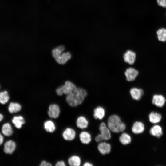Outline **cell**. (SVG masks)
<instances>
[{
    "label": "cell",
    "instance_id": "cell-29",
    "mask_svg": "<svg viewBox=\"0 0 166 166\" xmlns=\"http://www.w3.org/2000/svg\"><path fill=\"white\" fill-rule=\"evenodd\" d=\"M95 141L97 142H100L104 140L103 137L100 134H98L95 137Z\"/></svg>",
    "mask_w": 166,
    "mask_h": 166
},
{
    "label": "cell",
    "instance_id": "cell-4",
    "mask_svg": "<svg viewBox=\"0 0 166 166\" xmlns=\"http://www.w3.org/2000/svg\"><path fill=\"white\" fill-rule=\"evenodd\" d=\"M76 87L74 84L67 81L65 82L64 85L57 88L56 92L59 96H61L63 94L67 95L72 92Z\"/></svg>",
    "mask_w": 166,
    "mask_h": 166
},
{
    "label": "cell",
    "instance_id": "cell-2",
    "mask_svg": "<svg viewBox=\"0 0 166 166\" xmlns=\"http://www.w3.org/2000/svg\"><path fill=\"white\" fill-rule=\"evenodd\" d=\"M107 125L111 132L115 133L122 132L126 128L125 124L122 121L120 117L115 114L109 117Z\"/></svg>",
    "mask_w": 166,
    "mask_h": 166
},
{
    "label": "cell",
    "instance_id": "cell-8",
    "mask_svg": "<svg viewBox=\"0 0 166 166\" xmlns=\"http://www.w3.org/2000/svg\"><path fill=\"white\" fill-rule=\"evenodd\" d=\"M136 55L135 52L131 50H128L124 53L123 58L125 62L132 65L135 62Z\"/></svg>",
    "mask_w": 166,
    "mask_h": 166
},
{
    "label": "cell",
    "instance_id": "cell-34",
    "mask_svg": "<svg viewBox=\"0 0 166 166\" xmlns=\"http://www.w3.org/2000/svg\"><path fill=\"white\" fill-rule=\"evenodd\" d=\"M3 115L0 113V122L3 119Z\"/></svg>",
    "mask_w": 166,
    "mask_h": 166
},
{
    "label": "cell",
    "instance_id": "cell-30",
    "mask_svg": "<svg viewBox=\"0 0 166 166\" xmlns=\"http://www.w3.org/2000/svg\"><path fill=\"white\" fill-rule=\"evenodd\" d=\"M41 166H51L52 164L50 163L46 162L45 161H42L40 165Z\"/></svg>",
    "mask_w": 166,
    "mask_h": 166
},
{
    "label": "cell",
    "instance_id": "cell-23",
    "mask_svg": "<svg viewBox=\"0 0 166 166\" xmlns=\"http://www.w3.org/2000/svg\"><path fill=\"white\" fill-rule=\"evenodd\" d=\"M2 131V133L7 136H11L13 132L11 126L9 123H5L3 125Z\"/></svg>",
    "mask_w": 166,
    "mask_h": 166
},
{
    "label": "cell",
    "instance_id": "cell-7",
    "mask_svg": "<svg viewBox=\"0 0 166 166\" xmlns=\"http://www.w3.org/2000/svg\"><path fill=\"white\" fill-rule=\"evenodd\" d=\"M138 74V71L132 67H129L124 72L126 80L128 81H134Z\"/></svg>",
    "mask_w": 166,
    "mask_h": 166
},
{
    "label": "cell",
    "instance_id": "cell-9",
    "mask_svg": "<svg viewBox=\"0 0 166 166\" xmlns=\"http://www.w3.org/2000/svg\"><path fill=\"white\" fill-rule=\"evenodd\" d=\"M145 128L144 124L142 122L136 121L133 124L131 130L134 134H139L143 132Z\"/></svg>",
    "mask_w": 166,
    "mask_h": 166
},
{
    "label": "cell",
    "instance_id": "cell-11",
    "mask_svg": "<svg viewBox=\"0 0 166 166\" xmlns=\"http://www.w3.org/2000/svg\"><path fill=\"white\" fill-rule=\"evenodd\" d=\"M149 133L152 136L159 138L163 134V129L160 125L155 124L149 130Z\"/></svg>",
    "mask_w": 166,
    "mask_h": 166
},
{
    "label": "cell",
    "instance_id": "cell-27",
    "mask_svg": "<svg viewBox=\"0 0 166 166\" xmlns=\"http://www.w3.org/2000/svg\"><path fill=\"white\" fill-rule=\"evenodd\" d=\"M157 37L158 40L162 42L166 41V29L162 28L159 29L157 31Z\"/></svg>",
    "mask_w": 166,
    "mask_h": 166
},
{
    "label": "cell",
    "instance_id": "cell-26",
    "mask_svg": "<svg viewBox=\"0 0 166 166\" xmlns=\"http://www.w3.org/2000/svg\"><path fill=\"white\" fill-rule=\"evenodd\" d=\"M8 92L6 90L0 91V103L4 105L10 99Z\"/></svg>",
    "mask_w": 166,
    "mask_h": 166
},
{
    "label": "cell",
    "instance_id": "cell-18",
    "mask_svg": "<svg viewBox=\"0 0 166 166\" xmlns=\"http://www.w3.org/2000/svg\"><path fill=\"white\" fill-rule=\"evenodd\" d=\"M76 123L78 128L81 129H84L87 128L89 122L85 117L80 116L77 119Z\"/></svg>",
    "mask_w": 166,
    "mask_h": 166
},
{
    "label": "cell",
    "instance_id": "cell-16",
    "mask_svg": "<svg viewBox=\"0 0 166 166\" xmlns=\"http://www.w3.org/2000/svg\"><path fill=\"white\" fill-rule=\"evenodd\" d=\"M4 152L7 154H12L15 149L16 145L15 142L12 140L8 141L4 145Z\"/></svg>",
    "mask_w": 166,
    "mask_h": 166
},
{
    "label": "cell",
    "instance_id": "cell-13",
    "mask_svg": "<svg viewBox=\"0 0 166 166\" xmlns=\"http://www.w3.org/2000/svg\"><path fill=\"white\" fill-rule=\"evenodd\" d=\"M130 93L133 99L139 101L141 98L143 96L144 91L141 89L133 87L130 89Z\"/></svg>",
    "mask_w": 166,
    "mask_h": 166
},
{
    "label": "cell",
    "instance_id": "cell-19",
    "mask_svg": "<svg viewBox=\"0 0 166 166\" xmlns=\"http://www.w3.org/2000/svg\"><path fill=\"white\" fill-rule=\"evenodd\" d=\"M79 137L81 142L84 144H88L91 140V135L87 131H84L81 132Z\"/></svg>",
    "mask_w": 166,
    "mask_h": 166
},
{
    "label": "cell",
    "instance_id": "cell-5",
    "mask_svg": "<svg viewBox=\"0 0 166 166\" xmlns=\"http://www.w3.org/2000/svg\"><path fill=\"white\" fill-rule=\"evenodd\" d=\"M99 130L100 134L103 137L104 140H108L111 139V131L105 122H102L100 124Z\"/></svg>",
    "mask_w": 166,
    "mask_h": 166
},
{
    "label": "cell",
    "instance_id": "cell-24",
    "mask_svg": "<svg viewBox=\"0 0 166 166\" xmlns=\"http://www.w3.org/2000/svg\"><path fill=\"white\" fill-rule=\"evenodd\" d=\"M68 163L71 166H79L81 164V159L78 156L73 155L68 160Z\"/></svg>",
    "mask_w": 166,
    "mask_h": 166
},
{
    "label": "cell",
    "instance_id": "cell-21",
    "mask_svg": "<svg viewBox=\"0 0 166 166\" xmlns=\"http://www.w3.org/2000/svg\"><path fill=\"white\" fill-rule=\"evenodd\" d=\"M119 140L122 144L126 145L130 143L132 141V138L128 133L124 132L120 136Z\"/></svg>",
    "mask_w": 166,
    "mask_h": 166
},
{
    "label": "cell",
    "instance_id": "cell-12",
    "mask_svg": "<svg viewBox=\"0 0 166 166\" xmlns=\"http://www.w3.org/2000/svg\"><path fill=\"white\" fill-rule=\"evenodd\" d=\"M97 148L99 152L102 155L109 154L111 150L110 144L105 142H100L97 146Z\"/></svg>",
    "mask_w": 166,
    "mask_h": 166
},
{
    "label": "cell",
    "instance_id": "cell-1",
    "mask_svg": "<svg viewBox=\"0 0 166 166\" xmlns=\"http://www.w3.org/2000/svg\"><path fill=\"white\" fill-rule=\"evenodd\" d=\"M87 94L85 89L76 87L72 92L67 95L66 102L71 106H77L83 102Z\"/></svg>",
    "mask_w": 166,
    "mask_h": 166
},
{
    "label": "cell",
    "instance_id": "cell-20",
    "mask_svg": "<svg viewBox=\"0 0 166 166\" xmlns=\"http://www.w3.org/2000/svg\"><path fill=\"white\" fill-rule=\"evenodd\" d=\"M12 121L15 127L18 129L20 128L22 125L25 123L24 118L21 116L14 117L12 119Z\"/></svg>",
    "mask_w": 166,
    "mask_h": 166
},
{
    "label": "cell",
    "instance_id": "cell-22",
    "mask_svg": "<svg viewBox=\"0 0 166 166\" xmlns=\"http://www.w3.org/2000/svg\"><path fill=\"white\" fill-rule=\"evenodd\" d=\"M21 106L18 103L11 102L8 107V109L9 112L11 113H16L20 111Z\"/></svg>",
    "mask_w": 166,
    "mask_h": 166
},
{
    "label": "cell",
    "instance_id": "cell-10",
    "mask_svg": "<svg viewBox=\"0 0 166 166\" xmlns=\"http://www.w3.org/2000/svg\"><path fill=\"white\" fill-rule=\"evenodd\" d=\"M60 113V109L57 105L52 104L49 106L48 114L50 117L57 118L58 117Z\"/></svg>",
    "mask_w": 166,
    "mask_h": 166
},
{
    "label": "cell",
    "instance_id": "cell-17",
    "mask_svg": "<svg viewBox=\"0 0 166 166\" xmlns=\"http://www.w3.org/2000/svg\"><path fill=\"white\" fill-rule=\"evenodd\" d=\"M105 110L103 107L98 106L94 109L93 116L95 119L101 120L105 117Z\"/></svg>",
    "mask_w": 166,
    "mask_h": 166
},
{
    "label": "cell",
    "instance_id": "cell-35",
    "mask_svg": "<svg viewBox=\"0 0 166 166\" xmlns=\"http://www.w3.org/2000/svg\"><path fill=\"white\" fill-rule=\"evenodd\" d=\"M0 90H1V87H0Z\"/></svg>",
    "mask_w": 166,
    "mask_h": 166
},
{
    "label": "cell",
    "instance_id": "cell-6",
    "mask_svg": "<svg viewBox=\"0 0 166 166\" xmlns=\"http://www.w3.org/2000/svg\"><path fill=\"white\" fill-rule=\"evenodd\" d=\"M166 101L165 97L161 94H156L152 97V102L156 106L161 108L164 105Z\"/></svg>",
    "mask_w": 166,
    "mask_h": 166
},
{
    "label": "cell",
    "instance_id": "cell-28",
    "mask_svg": "<svg viewBox=\"0 0 166 166\" xmlns=\"http://www.w3.org/2000/svg\"><path fill=\"white\" fill-rule=\"evenodd\" d=\"M158 5L163 7L166 8V0H157Z\"/></svg>",
    "mask_w": 166,
    "mask_h": 166
},
{
    "label": "cell",
    "instance_id": "cell-25",
    "mask_svg": "<svg viewBox=\"0 0 166 166\" xmlns=\"http://www.w3.org/2000/svg\"><path fill=\"white\" fill-rule=\"evenodd\" d=\"M44 128L48 132H53L55 130L56 127L54 123L51 120L45 121L44 124Z\"/></svg>",
    "mask_w": 166,
    "mask_h": 166
},
{
    "label": "cell",
    "instance_id": "cell-3",
    "mask_svg": "<svg viewBox=\"0 0 166 166\" xmlns=\"http://www.w3.org/2000/svg\"><path fill=\"white\" fill-rule=\"evenodd\" d=\"M65 49L63 45L59 46L52 50L53 57L56 61L59 64H65L71 57V55L69 52H63Z\"/></svg>",
    "mask_w": 166,
    "mask_h": 166
},
{
    "label": "cell",
    "instance_id": "cell-31",
    "mask_svg": "<svg viewBox=\"0 0 166 166\" xmlns=\"http://www.w3.org/2000/svg\"><path fill=\"white\" fill-rule=\"evenodd\" d=\"M56 166H65V162L62 161L57 162L55 165Z\"/></svg>",
    "mask_w": 166,
    "mask_h": 166
},
{
    "label": "cell",
    "instance_id": "cell-33",
    "mask_svg": "<svg viewBox=\"0 0 166 166\" xmlns=\"http://www.w3.org/2000/svg\"><path fill=\"white\" fill-rule=\"evenodd\" d=\"M3 140L4 138L3 136L0 133V145L3 143Z\"/></svg>",
    "mask_w": 166,
    "mask_h": 166
},
{
    "label": "cell",
    "instance_id": "cell-14",
    "mask_svg": "<svg viewBox=\"0 0 166 166\" xmlns=\"http://www.w3.org/2000/svg\"><path fill=\"white\" fill-rule=\"evenodd\" d=\"M162 118L161 114L156 112H151L148 115L149 121L152 124H158L161 121Z\"/></svg>",
    "mask_w": 166,
    "mask_h": 166
},
{
    "label": "cell",
    "instance_id": "cell-32",
    "mask_svg": "<svg viewBox=\"0 0 166 166\" xmlns=\"http://www.w3.org/2000/svg\"><path fill=\"white\" fill-rule=\"evenodd\" d=\"M83 165L84 166H93V165L90 163L89 162H86L84 163Z\"/></svg>",
    "mask_w": 166,
    "mask_h": 166
},
{
    "label": "cell",
    "instance_id": "cell-15",
    "mask_svg": "<svg viewBox=\"0 0 166 166\" xmlns=\"http://www.w3.org/2000/svg\"><path fill=\"white\" fill-rule=\"evenodd\" d=\"M76 134V132L73 129L68 128L63 132L62 136L65 140L70 141L73 140L75 138Z\"/></svg>",
    "mask_w": 166,
    "mask_h": 166
}]
</instances>
